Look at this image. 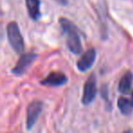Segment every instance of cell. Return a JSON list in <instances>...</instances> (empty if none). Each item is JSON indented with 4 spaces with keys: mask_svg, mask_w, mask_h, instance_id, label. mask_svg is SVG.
Segmentation results:
<instances>
[{
    "mask_svg": "<svg viewBox=\"0 0 133 133\" xmlns=\"http://www.w3.org/2000/svg\"><path fill=\"white\" fill-rule=\"evenodd\" d=\"M59 23L63 33L66 35V44L68 49L74 54H79L82 52V43L77 26L71 20L65 17H61Z\"/></svg>",
    "mask_w": 133,
    "mask_h": 133,
    "instance_id": "1",
    "label": "cell"
},
{
    "mask_svg": "<svg viewBox=\"0 0 133 133\" xmlns=\"http://www.w3.org/2000/svg\"><path fill=\"white\" fill-rule=\"evenodd\" d=\"M43 110V103L39 101H34L29 104L26 114V127L28 130L32 129L38 119Z\"/></svg>",
    "mask_w": 133,
    "mask_h": 133,
    "instance_id": "5",
    "label": "cell"
},
{
    "mask_svg": "<svg viewBox=\"0 0 133 133\" xmlns=\"http://www.w3.org/2000/svg\"><path fill=\"white\" fill-rule=\"evenodd\" d=\"M133 83V74L130 71L125 72L124 75L121 77L119 83V91L123 94H127L130 91Z\"/></svg>",
    "mask_w": 133,
    "mask_h": 133,
    "instance_id": "8",
    "label": "cell"
},
{
    "mask_svg": "<svg viewBox=\"0 0 133 133\" xmlns=\"http://www.w3.org/2000/svg\"><path fill=\"white\" fill-rule=\"evenodd\" d=\"M95 59H96V50L94 48H91L86 51L78 60L77 68L81 72H86L92 66Z\"/></svg>",
    "mask_w": 133,
    "mask_h": 133,
    "instance_id": "6",
    "label": "cell"
},
{
    "mask_svg": "<svg viewBox=\"0 0 133 133\" xmlns=\"http://www.w3.org/2000/svg\"><path fill=\"white\" fill-rule=\"evenodd\" d=\"M6 31L9 43L14 51L17 54L23 53L24 49H25V42H24V38L21 35L17 23L15 21L10 22L7 25Z\"/></svg>",
    "mask_w": 133,
    "mask_h": 133,
    "instance_id": "2",
    "label": "cell"
},
{
    "mask_svg": "<svg viewBox=\"0 0 133 133\" xmlns=\"http://www.w3.org/2000/svg\"><path fill=\"white\" fill-rule=\"evenodd\" d=\"M36 57L37 55L34 53L23 54L21 55V57L19 58L16 66L13 68V74L18 76L24 74L27 71V69L30 67V65L34 63V61H35Z\"/></svg>",
    "mask_w": 133,
    "mask_h": 133,
    "instance_id": "3",
    "label": "cell"
},
{
    "mask_svg": "<svg viewBox=\"0 0 133 133\" xmlns=\"http://www.w3.org/2000/svg\"><path fill=\"white\" fill-rule=\"evenodd\" d=\"M118 108L119 109L121 113L128 115V114H130L131 112L133 107L129 99L125 98V97H121L118 100Z\"/></svg>",
    "mask_w": 133,
    "mask_h": 133,
    "instance_id": "10",
    "label": "cell"
},
{
    "mask_svg": "<svg viewBox=\"0 0 133 133\" xmlns=\"http://www.w3.org/2000/svg\"><path fill=\"white\" fill-rule=\"evenodd\" d=\"M124 133H133L132 130H127V131H124Z\"/></svg>",
    "mask_w": 133,
    "mask_h": 133,
    "instance_id": "13",
    "label": "cell"
},
{
    "mask_svg": "<svg viewBox=\"0 0 133 133\" xmlns=\"http://www.w3.org/2000/svg\"><path fill=\"white\" fill-rule=\"evenodd\" d=\"M67 82V77L62 72H53L42 81V84L47 86H61Z\"/></svg>",
    "mask_w": 133,
    "mask_h": 133,
    "instance_id": "7",
    "label": "cell"
},
{
    "mask_svg": "<svg viewBox=\"0 0 133 133\" xmlns=\"http://www.w3.org/2000/svg\"><path fill=\"white\" fill-rule=\"evenodd\" d=\"M130 102H131V105L133 107V91H132V94H131V99H130Z\"/></svg>",
    "mask_w": 133,
    "mask_h": 133,
    "instance_id": "12",
    "label": "cell"
},
{
    "mask_svg": "<svg viewBox=\"0 0 133 133\" xmlns=\"http://www.w3.org/2000/svg\"><path fill=\"white\" fill-rule=\"evenodd\" d=\"M54 1L62 5H66L67 4H68V1H67V0H54Z\"/></svg>",
    "mask_w": 133,
    "mask_h": 133,
    "instance_id": "11",
    "label": "cell"
},
{
    "mask_svg": "<svg viewBox=\"0 0 133 133\" xmlns=\"http://www.w3.org/2000/svg\"><path fill=\"white\" fill-rule=\"evenodd\" d=\"M29 16L33 20H38L41 16L40 0H25Z\"/></svg>",
    "mask_w": 133,
    "mask_h": 133,
    "instance_id": "9",
    "label": "cell"
},
{
    "mask_svg": "<svg viewBox=\"0 0 133 133\" xmlns=\"http://www.w3.org/2000/svg\"><path fill=\"white\" fill-rule=\"evenodd\" d=\"M97 93L96 78L94 75H91L86 81L83 87V94H82V103L88 105L93 100Z\"/></svg>",
    "mask_w": 133,
    "mask_h": 133,
    "instance_id": "4",
    "label": "cell"
}]
</instances>
